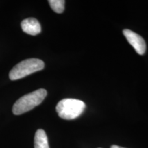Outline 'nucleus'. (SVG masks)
I'll list each match as a JSON object with an SVG mask.
<instances>
[{
	"instance_id": "obj_2",
	"label": "nucleus",
	"mask_w": 148,
	"mask_h": 148,
	"mask_svg": "<svg viewBox=\"0 0 148 148\" xmlns=\"http://www.w3.org/2000/svg\"><path fill=\"white\" fill-rule=\"evenodd\" d=\"M84 101L77 99L67 98L60 100L56 107L57 113L63 119L71 120L78 117L85 109Z\"/></svg>"
},
{
	"instance_id": "obj_6",
	"label": "nucleus",
	"mask_w": 148,
	"mask_h": 148,
	"mask_svg": "<svg viewBox=\"0 0 148 148\" xmlns=\"http://www.w3.org/2000/svg\"><path fill=\"white\" fill-rule=\"evenodd\" d=\"M34 148H49L47 134L42 129H38L34 136Z\"/></svg>"
},
{
	"instance_id": "obj_7",
	"label": "nucleus",
	"mask_w": 148,
	"mask_h": 148,
	"mask_svg": "<svg viewBox=\"0 0 148 148\" xmlns=\"http://www.w3.org/2000/svg\"><path fill=\"white\" fill-rule=\"evenodd\" d=\"M48 2L55 12L58 14L63 12L65 1H64V0H49Z\"/></svg>"
},
{
	"instance_id": "obj_8",
	"label": "nucleus",
	"mask_w": 148,
	"mask_h": 148,
	"mask_svg": "<svg viewBox=\"0 0 148 148\" xmlns=\"http://www.w3.org/2000/svg\"><path fill=\"white\" fill-rule=\"evenodd\" d=\"M110 148H124V147H120V146H118V145H112L111 146Z\"/></svg>"
},
{
	"instance_id": "obj_5",
	"label": "nucleus",
	"mask_w": 148,
	"mask_h": 148,
	"mask_svg": "<svg viewBox=\"0 0 148 148\" xmlns=\"http://www.w3.org/2000/svg\"><path fill=\"white\" fill-rule=\"evenodd\" d=\"M21 26L24 32L32 36L38 34L41 31L40 23L34 18H27L24 19L21 22Z\"/></svg>"
},
{
	"instance_id": "obj_4",
	"label": "nucleus",
	"mask_w": 148,
	"mask_h": 148,
	"mask_svg": "<svg viewBox=\"0 0 148 148\" xmlns=\"http://www.w3.org/2000/svg\"><path fill=\"white\" fill-rule=\"evenodd\" d=\"M123 33L129 43L134 47L136 53L140 55H143L146 50V44L143 38L130 29H125L123 31Z\"/></svg>"
},
{
	"instance_id": "obj_1",
	"label": "nucleus",
	"mask_w": 148,
	"mask_h": 148,
	"mask_svg": "<svg viewBox=\"0 0 148 148\" xmlns=\"http://www.w3.org/2000/svg\"><path fill=\"white\" fill-rule=\"evenodd\" d=\"M47 96V90L40 88L23 96L14 103L12 112L16 115L23 114L38 106Z\"/></svg>"
},
{
	"instance_id": "obj_3",
	"label": "nucleus",
	"mask_w": 148,
	"mask_h": 148,
	"mask_svg": "<svg viewBox=\"0 0 148 148\" xmlns=\"http://www.w3.org/2000/svg\"><path fill=\"white\" fill-rule=\"evenodd\" d=\"M45 66L43 61L38 58H29L16 64L11 69L9 77L11 80H16L26 77L35 72L40 71Z\"/></svg>"
}]
</instances>
